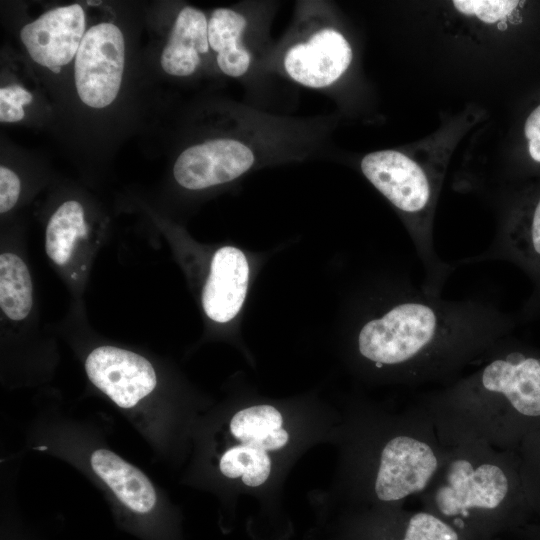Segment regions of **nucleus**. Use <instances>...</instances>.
I'll return each instance as SVG.
<instances>
[{"mask_svg": "<svg viewBox=\"0 0 540 540\" xmlns=\"http://www.w3.org/2000/svg\"><path fill=\"white\" fill-rule=\"evenodd\" d=\"M518 322L491 302L446 300L408 284L384 313L362 325L357 350L376 370L392 369L413 386L447 383L511 335Z\"/></svg>", "mask_w": 540, "mask_h": 540, "instance_id": "1", "label": "nucleus"}, {"mask_svg": "<svg viewBox=\"0 0 540 540\" xmlns=\"http://www.w3.org/2000/svg\"><path fill=\"white\" fill-rule=\"evenodd\" d=\"M472 366L418 402L445 447L481 442L512 450L540 431V348L508 335Z\"/></svg>", "mask_w": 540, "mask_h": 540, "instance_id": "2", "label": "nucleus"}, {"mask_svg": "<svg viewBox=\"0 0 540 540\" xmlns=\"http://www.w3.org/2000/svg\"><path fill=\"white\" fill-rule=\"evenodd\" d=\"M448 449L443 465L419 496L423 508L468 540H493L524 527L532 507L519 456L481 442Z\"/></svg>", "mask_w": 540, "mask_h": 540, "instance_id": "3", "label": "nucleus"}, {"mask_svg": "<svg viewBox=\"0 0 540 540\" xmlns=\"http://www.w3.org/2000/svg\"><path fill=\"white\" fill-rule=\"evenodd\" d=\"M501 260L522 270L532 284L519 320L540 315V183L517 195L490 246L481 254L465 258L459 264Z\"/></svg>", "mask_w": 540, "mask_h": 540, "instance_id": "4", "label": "nucleus"}, {"mask_svg": "<svg viewBox=\"0 0 540 540\" xmlns=\"http://www.w3.org/2000/svg\"><path fill=\"white\" fill-rule=\"evenodd\" d=\"M125 66L122 31L110 22L89 28L78 48L74 81L80 100L101 109L114 102L121 88Z\"/></svg>", "mask_w": 540, "mask_h": 540, "instance_id": "5", "label": "nucleus"}, {"mask_svg": "<svg viewBox=\"0 0 540 540\" xmlns=\"http://www.w3.org/2000/svg\"><path fill=\"white\" fill-rule=\"evenodd\" d=\"M89 380L116 405L131 408L157 383L151 363L143 356L113 346L94 349L85 361Z\"/></svg>", "mask_w": 540, "mask_h": 540, "instance_id": "6", "label": "nucleus"}, {"mask_svg": "<svg viewBox=\"0 0 540 540\" xmlns=\"http://www.w3.org/2000/svg\"><path fill=\"white\" fill-rule=\"evenodd\" d=\"M254 162V152L245 143L212 139L183 150L175 161L173 175L182 187L200 190L240 177Z\"/></svg>", "mask_w": 540, "mask_h": 540, "instance_id": "7", "label": "nucleus"}, {"mask_svg": "<svg viewBox=\"0 0 540 540\" xmlns=\"http://www.w3.org/2000/svg\"><path fill=\"white\" fill-rule=\"evenodd\" d=\"M85 26L81 5L59 6L24 25L20 38L34 62L58 74L76 56Z\"/></svg>", "mask_w": 540, "mask_h": 540, "instance_id": "8", "label": "nucleus"}, {"mask_svg": "<svg viewBox=\"0 0 540 540\" xmlns=\"http://www.w3.org/2000/svg\"><path fill=\"white\" fill-rule=\"evenodd\" d=\"M351 60L352 49L346 38L335 29L322 28L287 50L284 68L295 82L323 88L336 82Z\"/></svg>", "mask_w": 540, "mask_h": 540, "instance_id": "9", "label": "nucleus"}, {"mask_svg": "<svg viewBox=\"0 0 540 540\" xmlns=\"http://www.w3.org/2000/svg\"><path fill=\"white\" fill-rule=\"evenodd\" d=\"M249 266L241 250L225 246L214 255L202 293V305L213 321L225 323L240 311L247 292Z\"/></svg>", "mask_w": 540, "mask_h": 540, "instance_id": "10", "label": "nucleus"}, {"mask_svg": "<svg viewBox=\"0 0 540 540\" xmlns=\"http://www.w3.org/2000/svg\"><path fill=\"white\" fill-rule=\"evenodd\" d=\"M208 21L202 11L192 6L182 8L162 50L160 63L169 75H192L209 50Z\"/></svg>", "mask_w": 540, "mask_h": 540, "instance_id": "11", "label": "nucleus"}, {"mask_svg": "<svg viewBox=\"0 0 540 540\" xmlns=\"http://www.w3.org/2000/svg\"><path fill=\"white\" fill-rule=\"evenodd\" d=\"M90 463L95 474L129 511L142 516L153 511L156 492L141 470L107 449L95 450Z\"/></svg>", "mask_w": 540, "mask_h": 540, "instance_id": "12", "label": "nucleus"}, {"mask_svg": "<svg viewBox=\"0 0 540 540\" xmlns=\"http://www.w3.org/2000/svg\"><path fill=\"white\" fill-rule=\"evenodd\" d=\"M246 18L228 8H218L208 20V42L217 53V65L227 76L240 77L250 66L251 55L242 42Z\"/></svg>", "mask_w": 540, "mask_h": 540, "instance_id": "13", "label": "nucleus"}, {"mask_svg": "<svg viewBox=\"0 0 540 540\" xmlns=\"http://www.w3.org/2000/svg\"><path fill=\"white\" fill-rule=\"evenodd\" d=\"M372 540H468L432 512L421 509L389 510L375 525Z\"/></svg>", "mask_w": 540, "mask_h": 540, "instance_id": "14", "label": "nucleus"}, {"mask_svg": "<svg viewBox=\"0 0 540 540\" xmlns=\"http://www.w3.org/2000/svg\"><path fill=\"white\" fill-rule=\"evenodd\" d=\"M230 430L242 444L265 451L280 449L289 439L287 431L282 428L280 412L270 405L240 410L231 419Z\"/></svg>", "mask_w": 540, "mask_h": 540, "instance_id": "15", "label": "nucleus"}, {"mask_svg": "<svg viewBox=\"0 0 540 540\" xmlns=\"http://www.w3.org/2000/svg\"><path fill=\"white\" fill-rule=\"evenodd\" d=\"M83 206L75 200L62 203L50 217L46 228L45 249L57 265L71 258L76 241L86 234Z\"/></svg>", "mask_w": 540, "mask_h": 540, "instance_id": "16", "label": "nucleus"}, {"mask_svg": "<svg viewBox=\"0 0 540 540\" xmlns=\"http://www.w3.org/2000/svg\"><path fill=\"white\" fill-rule=\"evenodd\" d=\"M32 281L24 261L13 253L0 256V306L15 321L28 316L33 304Z\"/></svg>", "mask_w": 540, "mask_h": 540, "instance_id": "17", "label": "nucleus"}, {"mask_svg": "<svg viewBox=\"0 0 540 540\" xmlns=\"http://www.w3.org/2000/svg\"><path fill=\"white\" fill-rule=\"evenodd\" d=\"M219 468L226 477H241L244 484L256 487L263 484L269 477L271 460L267 451L241 444L222 455Z\"/></svg>", "mask_w": 540, "mask_h": 540, "instance_id": "18", "label": "nucleus"}, {"mask_svg": "<svg viewBox=\"0 0 540 540\" xmlns=\"http://www.w3.org/2000/svg\"><path fill=\"white\" fill-rule=\"evenodd\" d=\"M520 1L456 0L454 7L461 13L472 15L483 22L495 23L512 16L522 5Z\"/></svg>", "mask_w": 540, "mask_h": 540, "instance_id": "19", "label": "nucleus"}, {"mask_svg": "<svg viewBox=\"0 0 540 540\" xmlns=\"http://www.w3.org/2000/svg\"><path fill=\"white\" fill-rule=\"evenodd\" d=\"M32 94L18 84H10L0 89V121L15 123L25 116L23 106L32 102Z\"/></svg>", "mask_w": 540, "mask_h": 540, "instance_id": "20", "label": "nucleus"}, {"mask_svg": "<svg viewBox=\"0 0 540 540\" xmlns=\"http://www.w3.org/2000/svg\"><path fill=\"white\" fill-rule=\"evenodd\" d=\"M523 136L529 159L540 166V102L527 114L523 124Z\"/></svg>", "mask_w": 540, "mask_h": 540, "instance_id": "21", "label": "nucleus"}, {"mask_svg": "<svg viewBox=\"0 0 540 540\" xmlns=\"http://www.w3.org/2000/svg\"><path fill=\"white\" fill-rule=\"evenodd\" d=\"M21 183L17 174L6 166L0 167V213L10 211L18 201Z\"/></svg>", "mask_w": 540, "mask_h": 540, "instance_id": "22", "label": "nucleus"}, {"mask_svg": "<svg viewBox=\"0 0 540 540\" xmlns=\"http://www.w3.org/2000/svg\"><path fill=\"white\" fill-rule=\"evenodd\" d=\"M524 540H540V524L524 526Z\"/></svg>", "mask_w": 540, "mask_h": 540, "instance_id": "23", "label": "nucleus"}, {"mask_svg": "<svg viewBox=\"0 0 540 540\" xmlns=\"http://www.w3.org/2000/svg\"><path fill=\"white\" fill-rule=\"evenodd\" d=\"M86 3L90 6H97V5H100L102 2L101 1H86Z\"/></svg>", "mask_w": 540, "mask_h": 540, "instance_id": "24", "label": "nucleus"}, {"mask_svg": "<svg viewBox=\"0 0 540 540\" xmlns=\"http://www.w3.org/2000/svg\"><path fill=\"white\" fill-rule=\"evenodd\" d=\"M493 540H497V538L493 539Z\"/></svg>", "mask_w": 540, "mask_h": 540, "instance_id": "25", "label": "nucleus"}]
</instances>
